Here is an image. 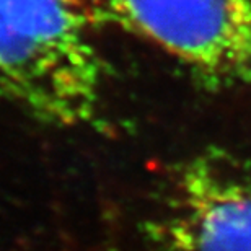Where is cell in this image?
Masks as SVG:
<instances>
[{
  "instance_id": "4",
  "label": "cell",
  "mask_w": 251,
  "mask_h": 251,
  "mask_svg": "<svg viewBox=\"0 0 251 251\" xmlns=\"http://www.w3.org/2000/svg\"><path fill=\"white\" fill-rule=\"evenodd\" d=\"M69 2L72 3V5H75V7L80 8V10H82V12L85 13V8H87V7H88V8H92L93 5L98 2V0H69Z\"/></svg>"
},
{
  "instance_id": "2",
  "label": "cell",
  "mask_w": 251,
  "mask_h": 251,
  "mask_svg": "<svg viewBox=\"0 0 251 251\" xmlns=\"http://www.w3.org/2000/svg\"><path fill=\"white\" fill-rule=\"evenodd\" d=\"M101 20L149 39L209 90H251V0H98Z\"/></svg>"
},
{
  "instance_id": "1",
  "label": "cell",
  "mask_w": 251,
  "mask_h": 251,
  "mask_svg": "<svg viewBox=\"0 0 251 251\" xmlns=\"http://www.w3.org/2000/svg\"><path fill=\"white\" fill-rule=\"evenodd\" d=\"M106 65L69 0H0V106L54 127L103 119Z\"/></svg>"
},
{
  "instance_id": "3",
  "label": "cell",
  "mask_w": 251,
  "mask_h": 251,
  "mask_svg": "<svg viewBox=\"0 0 251 251\" xmlns=\"http://www.w3.org/2000/svg\"><path fill=\"white\" fill-rule=\"evenodd\" d=\"M145 228L152 251H251V167L214 150L184 160Z\"/></svg>"
}]
</instances>
